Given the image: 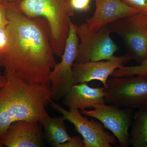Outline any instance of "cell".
<instances>
[{"mask_svg": "<svg viewBox=\"0 0 147 147\" xmlns=\"http://www.w3.org/2000/svg\"><path fill=\"white\" fill-rule=\"evenodd\" d=\"M63 117H56L47 115L39 121L44 129V137L52 146H59L71 139L65 124Z\"/></svg>", "mask_w": 147, "mask_h": 147, "instance_id": "cell-14", "label": "cell"}, {"mask_svg": "<svg viewBox=\"0 0 147 147\" xmlns=\"http://www.w3.org/2000/svg\"><path fill=\"white\" fill-rule=\"evenodd\" d=\"M141 76L147 78V57L139 65L123 66L116 69L111 76L117 77Z\"/></svg>", "mask_w": 147, "mask_h": 147, "instance_id": "cell-16", "label": "cell"}, {"mask_svg": "<svg viewBox=\"0 0 147 147\" xmlns=\"http://www.w3.org/2000/svg\"><path fill=\"white\" fill-rule=\"evenodd\" d=\"M93 15L86 19L84 25L90 30L96 31L125 16L139 12L121 0H95Z\"/></svg>", "mask_w": 147, "mask_h": 147, "instance_id": "cell-12", "label": "cell"}, {"mask_svg": "<svg viewBox=\"0 0 147 147\" xmlns=\"http://www.w3.org/2000/svg\"><path fill=\"white\" fill-rule=\"evenodd\" d=\"M6 13L9 43L1 67L28 84H51L49 76L56 63L47 21L11 7H6Z\"/></svg>", "mask_w": 147, "mask_h": 147, "instance_id": "cell-1", "label": "cell"}, {"mask_svg": "<svg viewBox=\"0 0 147 147\" xmlns=\"http://www.w3.org/2000/svg\"><path fill=\"white\" fill-rule=\"evenodd\" d=\"M131 60L126 54L109 60L74 63L72 67L74 85L97 80L101 82L105 88L108 77L112 76L116 69L123 66Z\"/></svg>", "mask_w": 147, "mask_h": 147, "instance_id": "cell-10", "label": "cell"}, {"mask_svg": "<svg viewBox=\"0 0 147 147\" xmlns=\"http://www.w3.org/2000/svg\"><path fill=\"white\" fill-rule=\"evenodd\" d=\"M12 7L30 17L45 19L53 53L61 57L69 34L70 17L75 12L69 0H21Z\"/></svg>", "mask_w": 147, "mask_h": 147, "instance_id": "cell-3", "label": "cell"}, {"mask_svg": "<svg viewBox=\"0 0 147 147\" xmlns=\"http://www.w3.org/2000/svg\"><path fill=\"white\" fill-rule=\"evenodd\" d=\"M92 0H69L70 5L74 11L88 12L91 9Z\"/></svg>", "mask_w": 147, "mask_h": 147, "instance_id": "cell-17", "label": "cell"}, {"mask_svg": "<svg viewBox=\"0 0 147 147\" xmlns=\"http://www.w3.org/2000/svg\"><path fill=\"white\" fill-rule=\"evenodd\" d=\"M113 77L108 79L105 88V102L117 107L147 108V78Z\"/></svg>", "mask_w": 147, "mask_h": 147, "instance_id": "cell-4", "label": "cell"}, {"mask_svg": "<svg viewBox=\"0 0 147 147\" xmlns=\"http://www.w3.org/2000/svg\"><path fill=\"white\" fill-rule=\"evenodd\" d=\"M146 16H147V14H146Z\"/></svg>", "mask_w": 147, "mask_h": 147, "instance_id": "cell-24", "label": "cell"}, {"mask_svg": "<svg viewBox=\"0 0 147 147\" xmlns=\"http://www.w3.org/2000/svg\"><path fill=\"white\" fill-rule=\"evenodd\" d=\"M44 139L39 121H19L9 125L1 141L7 147H40Z\"/></svg>", "mask_w": 147, "mask_h": 147, "instance_id": "cell-11", "label": "cell"}, {"mask_svg": "<svg viewBox=\"0 0 147 147\" xmlns=\"http://www.w3.org/2000/svg\"><path fill=\"white\" fill-rule=\"evenodd\" d=\"M8 23L7 16L6 7L0 3V28L7 27Z\"/></svg>", "mask_w": 147, "mask_h": 147, "instance_id": "cell-20", "label": "cell"}, {"mask_svg": "<svg viewBox=\"0 0 147 147\" xmlns=\"http://www.w3.org/2000/svg\"><path fill=\"white\" fill-rule=\"evenodd\" d=\"M21 0H0V3L7 7H13L16 5Z\"/></svg>", "mask_w": 147, "mask_h": 147, "instance_id": "cell-21", "label": "cell"}, {"mask_svg": "<svg viewBox=\"0 0 147 147\" xmlns=\"http://www.w3.org/2000/svg\"><path fill=\"white\" fill-rule=\"evenodd\" d=\"M111 32L123 40L127 54L138 62L147 57V17L139 12L120 18L108 25Z\"/></svg>", "mask_w": 147, "mask_h": 147, "instance_id": "cell-6", "label": "cell"}, {"mask_svg": "<svg viewBox=\"0 0 147 147\" xmlns=\"http://www.w3.org/2000/svg\"><path fill=\"white\" fill-rule=\"evenodd\" d=\"M59 147H84V140L78 136L71 137L69 141L59 145Z\"/></svg>", "mask_w": 147, "mask_h": 147, "instance_id": "cell-19", "label": "cell"}, {"mask_svg": "<svg viewBox=\"0 0 147 147\" xmlns=\"http://www.w3.org/2000/svg\"><path fill=\"white\" fill-rule=\"evenodd\" d=\"M76 32L80 41L75 63L109 60L115 57L119 47L110 36L112 32L108 25L92 31L83 23L76 26Z\"/></svg>", "mask_w": 147, "mask_h": 147, "instance_id": "cell-5", "label": "cell"}, {"mask_svg": "<svg viewBox=\"0 0 147 147\" xmlns=\"http://www.w3.org/2000/svg\"><path fill=\"white\" fill-rule=\"evenodd\" d=\"M4 147L3 145L2 144L1 142V139H0V147Z\"/></svg>", "mask_w": 147, "mask_h": 147, "instance_id": "cell-23", "label": "cell"}, {"mask_svg": "<svg viewBox=\"0 0 147 147\" xmlns=\"http://www.w3.org/2000/svg\"><path fill=\"white\" fill-rule=\"evenodd\" d=\"M7 82V79L4 76L0 73V89L5 86Z\"/></svg>", "mask_w": 147, "mask_h": 147, "instance_id": "cell-22", "label": "cell"}, {"mask_svg": "<svg viewBox=\"0 0 147 147\" xmlns=\"http://www.w3.org/2000/svg\"><path fill=\"white\" fill-rule=\"evenodd\" d=\"M6 84L0 89V139L16 121H38L48 115L53 99L51 84H30L4 72Z\"/></svg>", "mask_w": 147, "mask_h": 147, "instance_id": "cell-2", "label": "cell"}, {"mask_svg": "<svg viewBox=\"0 0 147 147\" xmlns=\"http://www.w3.org/2000/svg\"><path fill=\"white\" fill-rule=\"evenodd\" d=\"M69 34L60 62L56 63L50 72L53 100H58L64 97L73 84V65L76 60L79 44L76 32V25L70 21Z\"/></svg>", "mask_w": 147, "mask_h": 147, "instance_id": "cell-7", "label": "cell"}, {"mask_svg": "<svg viewBox=\"0 0 147 147\" xmlns=\"http://www.w3.org/2000/svg\"><path fill=\"white\" fill-rule=\"evenodd\" d=\"M130 136V144L133 147H147V108L134 114Z\"/></svg>", "mask_w": 147, "mask_h": 147, "instance_id": "cell-15", "label": "cell"}, {"mask_svg": "<svg viewBox=\"0 0 147 147\" xmlns=\"http://www.w3.org/2000/svg\"><path fill=\"white\" fill-rule=\"evenodd\" d=\"M0 67H1V66H0Z\"/></svg>", "mask_w": 147, "mask_h": 147, "instance_id": "cell-25", "label": "cell"}, {"mask_svg": "<svg viewBox=\"0 0 147 147\" xmlns=\"http://www.w3.org/2000/svg\"><path fill=\"white\" fill-rule=\"evenodd\" d=\"M93 110H81V113L100 121L105 128L113 132L122 147L130 144L128 129L132 124L133 110L131 108L120 109L114 105L100 103L94 105Z\"/></svg>", "mask_w": 147, "mask_h": 147, "instance_id": "cell-9", "label": "cell"}, {"mask_svg": "<svg viewBox=\"0 0 147 147\" xmlns=\"http://www.w3.org/2000/svg\"><path fill=\"white\" fill-rule=\"evenodd\" d=\"M105 87L92 88L87 83L74 84L64 96V104L69 110L93 108L94 105L105 103Z\"/></svg>", "mask_w": 147, "mask_h": 147, "instance_id": "cell-13", "label": "cell"}, {"mask_svg": "<svg viewBox=\"0 0 147 147\" xmlns=\"http://www.w3.org/2000/svg\"><path fill=\"white\" fill-rule=\"evenodd\" d=\"M53 110L62 115L65 120L74 125L75 130L83 137L84 147H111L116 143V137L105 131L103 125L89 120L79 110H65L59 104L51 101Z\"/></svg>", "mask_w": 147, "mask_h": 147, "instance_id": "cell-8", "label": "cell"}, {"mask_svg": "<svg viewBox=\"0 0 147 147\" xmlns=\"http://www.w3.org/2000/svg\"><path fill=\"white\" fill-rule=\"evenodd\" d=\"M129 6L139 12L147 14V0H121Z\"/></svg>", "mask_w": 147, "mask_h": 147, "instance_id": "cell-18", "label": "cell"}]
</instances>
